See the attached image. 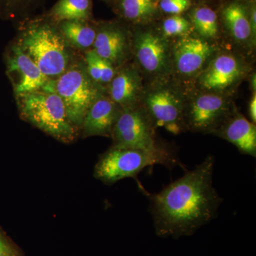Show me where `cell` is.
Returning <instances> with one entry per match:
<instances>
[{
	"instance_id": "cell-8",
	"label": "cell",
	"mask_w": 256,
	"mask_h": 256,
	"mask_svg": "<svg viewBox=\"0 0 256 256\" xmlns=\"http://www.w3.org/2000/svg\"><path fill=\"white\" fill-rule=\"evenodd\" d=\"M146 105L153 124L175 134L181 132L184 112L182 102L176 94L168 89L154 90L148 94Z\"/></svg>"
},
{
	"instance_id": "cell-27",
	"label": "cell",
	"mask_w": 256,
	"mask_h": 256,
	"mask_svg": "<svg viewBox=\"0 0 256 256\" xmlns=\"http://www.w3.org/2000/svg\"><path fill=\"white\" fill-rule=\"evenodd\" d=\"M249 114H250V118L252 122H256V97L254 95L250 100V105H249Z\"/></svg>"
},
{
	"instance_id": "cell-7",
	"label": "cell",
	"mask_w": 256,
	"mask_h": 256,
	"mask_svg": "<svg viewBox=\"0 0 256 256\" xmlns=\"http://www.w3.org/2000/svg\"><path fill=\"white\" fill-rule=\"evenodd\" d=\"M6 75L12 84L16 97L44 90L50 79L42 73L36 64L18 44L10 45L5 52Z\"/></svg>"
},
{
	"instance_id": "cell-13",
	"label": "cell",
	"mask_w": 256,
	"mask_h": 256,
	"mask_svg": "<svg viewBox=\"0 0 256 256\" xmlns=\"http://www.w3.org/2000/svg\"><path fill=\"white\" fill-rule=\"evenodd\" d=\"M242 74V65L235 57L222 55L210 64L202 74L200 82L208 90H224L233 85Z\"/></svg>"
},
{
	"instance_id": "cell-17",
	"label": "cell",
	"mask_w": 256,
	"mask_h": 256,
	"mask_svg": "<svg viewBox=\"0 0 256 256\" xmlns=\"http://www.w3.org/2000/svg\"><path fill=\"white\" fill-rule=\"evenodd\" d=\"M45 16L58 24L72 20L90 21L92 18V0H58Z\"/></svg>"
},
{
	"instance_id": "cell-20",
	"label": "cell",
	"mask_w": 256,
	"mask_h": 256,
	"mask_svg": "<svg viewBox=\"0 0 256 256\" xmlns=\"http://www.w3.org/2000/svg\"><path fill=\"white\" fill-rule=\"evenodd\" d=\"M158 6V0H116L121 16L133 22H142L152 18Z\"/></svg>"
},
{
	"instance_id": "cell-23",
	"label": "cell",
	"mask_w": 256,
	"mask_h": 256,
	"mask_svg": "<svg viewBox=\"0 0 256 256\" xmlns=\"http://www.w3.org/2000/svg\"><path fill=\"white\" fill-rule=\"evenodd\" d=\"M40 0H0V18L26 14Z\"/></svg>"
},
{
	"instance_id": "cell-2",
	"label": "cell",
	"mask_w": 256,
	"mask_h": 256,
	"mask_svg": "<svg viewBox=\"0 0 256 256\" xmlns=\"http://www.w3.org/2000/svg\"><path fill=\"white\" fill-rule=\"evenodd\" d=\"M20 38L16 44L48 78H57L68 68L66 44L46 16L28 23Z\"/></svg>"
},
{
	"instance_id": "cell-6",
	"label": "cell",
	"mask_w": 256,
	"mask_h": 256,
	"mask_svg": "<svg viewBox=\"0 0 256 256\" xmlns=\"http://www.w3.org/2000/svg\"><path fill=\"white\" fill-rule=\"evenodd\" d=\"M152 121L136 107L122 109L112 130V148L154 150L159 148L154 140Z\"/></svg>"
},
{
	"instance_id": "cell-25",
	"label": "cell",
	"mask_w": 256,
	"mask_h": 256,
	"mask_svg": "<svg viewBox=\"0 0 256 256\" xmlns=\"http://www.w3.org/2000/svg\"><path fill=\"white\" fill-rule=\"evenodd\" d=\"M0 256H25L22 249L0 226Z\"/></svg>"
},
{
	"instance_id": "cell-16",
	"label": "cell",
	"mask_w": 256,
	"mask_h": 256,
	"mask_svg": "<svg viewBox=\"0 0 256 256\" xmlns=\"http://www.w3.org/2000/svg\"><path fill=\"white\" fill-rule=\"evenodd\" d=\"M110 82L111 100L122 109L134 107L140 88L137 73L130 69L122 70Z\"/></svg>"
},
{
	"instance_id": "cell-12",
	"label": "cell",
	"mask_w": 256,
	"mask_h": 256,
	"mask_svg": "<svg viewBox=\"0 0 256 256\" xmlns=\"http://www.w3.org/2000/svg\"><path fill=\"white\" fill-rule=\"evenodd\" d=\"M213 50V47L202 38H184L178 42L174 48L176 68L184 75L196 73L212 55Z\"/></svg>"
},
{
	"instance_id": "cell-24",
	"label": "cell",
	"mask_w": 256,
	"mask_h": 256,
	"mask_svg": "<svg viewBox=\"0 0 256 256\" xmlns=\"http://www.w3.org/2000/svg\"><path fill=\"white\" fill-rule=\"evenodd\" d=\"M190 24L186 18L174 15L166 18L163 23V32L168 36H178L190 30Z\"/></svg>"
},
{
	"instance_id": "cell-10",
	"label": "cell",
	"mask_w": 256,
	"mask_h": 256,
	"mask_svg": "<svg viewBox=\"0 0 256 256\" xmlns=\"http://www.w3.org/2000/svg\"><path fill=\"white\" fill-rule=\"evenodd\" d=\"M121 108L108 98L98 97L88 110L80 132L82 137L107 136L111 137Z\"/></svg>"
},
{
	"instance_id": "cell-18",
	"label": "cell",
	"mask_w": 256,
	"mask_h": 256,
	"mask_svg": "<svg viewBox=\"0 0 256 256\" xmlns=\"http://www.w3.org/2000/svg\"><path fill=\"white\" fill-rule=\"evenodd\" d=\"M90 22L82 20L64 21L58 24L57 26L64 40L76 48L87 50L94 46L97 33Z\"/></svg>"
},
{
	"instance_id": "cell-4",
	"label": "cell",
	"mask_w": 256,
	"mask_h": 256,
	"mask_svg": "<svg viewBox=\"0 0 256 256\" xmlns=\"http://www.w3.org/2000/svg\"><path fill=\"white\" fill-rule=\"evenodd\" d=\"M178 160L164 148L154 150L111 148L99 158L94 168V178L111 185L126 178H136L148 166L162 164L168 168Z\"/></svg>"
},
{
	"instance_id": "cell-28",
	"label": "cell",
	"mask_w": 256,
	"mask_h": 256,
	"mask_svg": "<svg viewBox=\"0 0 256 256\" xmlns=\"http://www.w3.org/2000/svg\"><path fill=\"white\" fill-rule=\"evenodd\" d=\"M256 10L255 5L252 6V10H250V18H249V20H250V28H252V35H256Z\"/></svg>"
},
{
	"instance_id": "cell-19",
	"label": "cell",
	"mask_w": 256,
	"mask_h": 256,
	"mask_svg": "<svg viewBox=\"0 0 256 256\" xmlns=\"http://www.w3.org/2000/svg\"><path fill=\"white\" fill-rule=\"evenodd\" d=\"M223 18L227 28L236 40L246 41L252 36L249 16L245 6L240 3L234 2L226 6Z\"/></svg>"
},
{
	"instance_id": "cell-3",
	"label": "cell",
	"mask_w": 256,
	"mask_h": 256,
	"mask_svg": "<svg viewBox=\"0 0 256 256\" xmlns=\"http://www.w3.org/2000/svg\"><path fill=\"white\" fill-rule=\"evenodd\" d=\"M16 98L20 116L28 124L64 144L76 140L79 130L69 120L56 92L38 90Z\"/></svg>"
},
{
	"instance_id": "cell-11",
	"label": "cell",
	"mask_w": 256,
	"mask_h": 256,
	"mask_svg": "<svg viewBox=\"0 0 256 256\" xmlns=\"http://www.w3.org/2000/svg\"><path fill=\"white\" fill-rule=\"evenodd\" d=\"M136 56L146 72L158 74L168 63V45L161 36L152 32H140L134 38Z\"/></svg>"
},
{
	"instance_id": "cell-9",
	"label": "cell",
	"mask_w": 256,
	"mask_h": 256,
	"mask_svg": "<svg viewBox=\"0 0 256 256\" xmlns=\"http://www.w3.org/2000/svg\"><path fill=\"white\" fill-rule=\"evenodd\" d=\"M228 111V104L224 98L205 94L192 102L186 116V124L195 131L215 130L227 119Z\"/></svg>"
},
{
	"instance_id": "cell-1",
	"label": "cell",
	"mask_w": 256,
	"mask_h": 256,
	"mask_svg": "<svg viewBox=\"0 0 256 256\" xmlns=\"http://www.w3.org/2000/svg\"><path fill=\"white\" fill-rule=\"evenodd\" d=\"M214 159L208 156L156 194L151 214L158 236L178 239L193 235L216 216L223 202L213 186Z\"/></svg>"
},
{
	"instance_id": "cell-14",
	"label": "cell",
	"mask_w": 256,
	"mask_h": 256,
	"mask_svg": "<svg viewBox=\"0 0 256 256\" xmlns=\"http://www.w3.org/2000/svg\"><path fill=\"white\" fill-rule=\"evenodd\" d=\"M218 136L227 140L238 148L242 154L252 156H256V128L240 114L234 116L224 121L220 129H216Z\"/></svg>"
},
{
	"instance_id": "cell-15",
	"label": "cell",
	"mask_w": 256,
	"mask_h": 256,
	"mask_svg": "<svg viewBox=\"0 0 256 256\" xmlns=\"http://www.w3.org/2000/svg\"><path fill=\"white\" fill-rule=\"evenodd\" d=\"M94 48L101 58L112 65L119 64L126 57L127 50L126 34L114 24L102 25L96 33Z\"/></svg>"
},
{
	"instance_id": "cell-21",
	"label": "cell",
	"mask_w": 256,
	"mask_h": 256,
	"mask_svg": "<svg viewBox=\"0 0 256 256\" xmlns=\"http://www.w3.org/2000/svg\"><path fill=\"white\" fill-rule=\"evenodd\" d=\"M86 72L92 82L107 84L114 77V65L96 54L94 50H89L86 54Z\"/></svg>"
},
{
	"instance_id": "cell-26",
	"label": "cell",
	"mask_w": 256,
	"mask_h": 256,
	"mask_svg": "<svg viewBox=\"0 0 256 256\" xmlns=\"http://www.w3.org/2000/svg\"><path fill=\"white\" fill-rule=\"evenodd\" d=\"M159 5L164 12L178 15L188 9L191 2L190 0H161Z\"/></svg>"
},
{
	"instance_id": "cell-22",
	"label": "cell",
	"mask_w": 256,
	"mask_h": 256,
	"mask_svg": "<svg viewBox=\"0 0 256 256\" xmlns=\"http://www.w3.org/2000/svg\"><path fill=\"white\" fill-rule=\"evenodd\" d=\"M192 21L196 31L204 38H214L218 33L216 14L206 6L196 8L192 13Z\"/></svg>"
},
{
	"instance_id": "cell-29",
	"label": "cell",
	"mask_w": 256,
	"mask_h": 256,
	"mask_svg": "<svg viewBox=\"0 0 256 256\" xmlns=\"http://www.w3.org/2000/svg\"><path fill=\"white\" fill-rule=\"evenodd\" d=\"M102 1H108V0H102Z\"/></svg>"
},
{
	"instance_id": "cell-5",
	"label": "cell",
	"mask_w": 256,
	"mask_h": 256,
	"mask_svg": "<svg viewBox=\"0 0 256 256\" xmlns=\"http://www.w3.org/2000/svg\"><path fill=\"white\" fill-rule=\"evenodd\" d=\"M44 92H54L62 101L69 120L79 130L88 110L99 97L94 82L80 66L68 68L56 79H50Z\"/></svg>"
}]
</instances>
